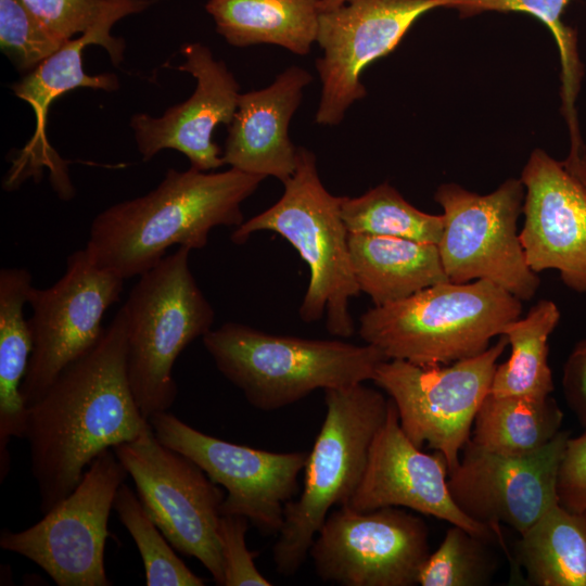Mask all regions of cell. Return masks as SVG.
I'll return each mask as SVG.
<instances>
[{"label": "cell", "instance_id": "cell-13", "mask_svg": "<svg viewBox=\"0 0 586 586\" xmlns=\"http://www.w3.org/2000/svg\"><path fill=\"white\" fill-rule=\"evenodd\" d=\"M156 437L194 461L226 488L221 514H238L265 535L278 534L285 505L298 493L308 453H272L203 433L168 410L149 419Z\"/></svg>", "mask_w": 586, "mask_h": 586}, {"label": "cell", "instance_id": "cell-9", "mask_svg": "<svg viewBox=\"0 0 586 586\" xmlns=\"http://www.w3.org/2000/svg\"><path fill=\"white\" fill-rule=\"evenodd\" d=\"M525 188L510 178L481 195L456 183L440 186L434 200L443 208L437 244L450 282L488 280L521 301L531 300L540 280L525 258L518 232Z\"/></svg>", "mask_w": 586, "mask_h": 586}, {"label": "cell", "instance_id": "cell-19", "mask_svg": "<svg viewBox=\"0 0 586 586\" xmlns=\"http://www.w3.org/2000/svg\"><path fill=\"white\" fill-rule=\"evenodd\" d=\"M180 52L184 61L177 69L195 78L193 93L168 107L162 116L135 114L130 128L144 162L162 150L173 149L186 155L191 167L214 170L226 164L213 133L219 124H231L240 86L226 64L215 60L208 47L200 42L184 43Z\"/></svg>", "mask_w": 586, "mask_h": 586}, {"label": "cell", "instance_id": "cell-12", "mask_svg": "<svg viewBox=\"0 0 586 586\" xmlns=\"http://www.w3.org/2000/svg\"><path fill=\"white\" fill-rule=\"evenodd\" d=\"M124 280L99 267L84 249L67 257L65 272L55 283L30 290L28 322L34 346L22 385L27 407L98 344L105 330L103 315L119 301Z\"/></svg>", "mask_w": 586, "mask_h": 586}, {"label": "cell", "instance_id": "cell-36", "mask_svg": "<svg viewBox=\"0 0 586 586\" xmlns=\"http://www.w3.org/2000/svg\"><path fill=\"white\" fill-rule=\"evenodd\" d=\"M562 386L570 408L586 430V339L575 345L566 359Z\"/></svg>", "mask_w": 586, "mask_h": 586}, {"label": "cell", "instance_id": "cell-4", "mask_svg": "<svg viewBox=\"0 0 586 586\" xmlns=\"http://www.w3.org/2000/svg\"><path fill=\"white\" fill-rule=\"evenodd\" d=\"M220 373L256 409L270 411L311 392L373 380L386 356L370 344L263 332L226 322L202 337Z\"/></svg>", "mask_w": 586, "mask_h": 586}, {"label": "cell", "instance_id": "cell-27", "mask_svg": "<svg viewBox=\"0 0 586 586\" xmlns=\"http://www.w3.org/2000/svg\"><path fill=\"white\" fill-rule=\"evenodd\" d=\"M560 320L558 306L540 300L524 318L505 326L501 334L508 337L511 355L497 365L489 394L494 396H525L545 398L553 391L548 365V337Z\"/></svg>", "mask_w": 586, "mask_h": 586}, {"label": "cell", "instance_id": "cell-17", "mask_svg": "<svg viewBox=\"0 0 586 586\" xmlns=\"http://www.w3.org/2000/svg\"><path fill=\"white\" fill-rule=\"evenodd\" d=\"M448 467L442 454H424L404 433L392 398L383 424L371 443L365 472L344 506L367 512L406 507L466 528L487 542L504 544L500 532L476 522L454 502L447 485Z\"/></svg>", "mask_w": 586, "mask_h": 586}, {"label": "cell", "instance_id": "cell-6", "mask_svg": "<svg viewBox=\"0 0 586 586\" xmlns=\"http://www.w3.org/2000/svg\"><path fill=\"white\" fill-rule=\"evenodd\" d=\"M326 416L304 468L297 500L284 508L283 525L272 548L281 575H293L335 506L348 502L366 469L373 437L383 424L388 399L362 383L324 390Z\"/></svg>", "mask_w": 586, "mask_h": 586}, {"label": "cell", "instance_id": "cell-18", "mask_svg": "<svg viewBox=\"0 0 586 586\" xmlns=\"http://www.w3.org/2000/svg\"><path fill=\"white\" fill-rule=\"evenodd\" d=\"M519 232L530 268L557 269L570 289L586 293V183L543 150L528 157Z\"/></svg>", "mask_w": 586, "mask_h": 586}, {"label": "cell", "instance_id": "cell-24", "mask_svg": "<svg viewBox=\"0 0 586 586\" xmlns=\"http://www.w3.org/2000/svg\"><path fill=\"white\" fill-rule=\"evenodd\" d=\"M320 0H208L216 31L237 48L268 43L306 55L316 42Z\"/></svg>", "mask_w": 586, "mask_h": 586}, {"label": "cell", "instance_id": "cell-14", "mask_svg": "<svg viewBox=\"0 0 586 586\" xmlns=\"http://www.w3.org/2000/svg\"><path fill=\"white\" fill-rule=\"evenodd\" d=\"M309 555L317 575L342 586H412L430 555L429 531L419 517L396 507L331 511Z\"/></svg>", "mask_w": 586, "mask_h": 586}, {"label": "cell", "instance_id": "cell-1", "mask_svg": "<svg viewBox=\"0 0 586 586\" xmlns=\"http://www.w3.org/2000/svg\"><path fill=\"white\" fill-rule=\"evenodd\" d=\"M127 335L122 306L98 344L28 406L24 438L43 514L77 487L101 453L135 440L150 425L129 383Z\"/></svg>", "mask_w": 586, "mask_h": 586}, {"label": "cell", "instance_id": "cell-34", "mask_svg": "<svg viewBox=\"0 0 586 586\" xmlns=\"http://www.w3.org/2000/svg\"><path fill=\"white\" fill-rule=\"evenodd\" d=\"M29 10L64 40L84 34L98 18L104 0H23Z\"/></svg>", "mask_w": 586, "mask_h": 586}, {"label": "cell", "instance_id": "cell-10", "mask_svg": "<svg viewBox=\"0 0 586 586\" xmlns=\"http://www.w3.org/2000/svg\"><path fill=\"white\" fill-rule=\"evenodd\" d=\"M150 518L180 553L198 559L224 586L217 534L224 494L190 458L166 446L151 424L135 440L112 447Z\"/></svg>", "mask_w": 586, "mask_h": 586}, {"label": "cell", "instance_id": "cell-15", "mask_svg": "<svg viewBox=\"0 0 586 586\" xmlns=\"http://www.w3.org/2000/svg\"><path fill=\"white\" fill-rule=\"evenodd\" d=\"M446 0H355L320 12L316 60L321 97L315 120L339 125L346 111L366 95L362 71L393 51L411 25L425 12L445 7Z\"/></svg>", "mask_w": 586, "mask_h": 586}, {"label": "cell", "instance_id": "cell-21", "mask_svg": "<svg viewBox=\"0 0 586 586\" xmlns=\"http://www.w3.org/2000/svg\"><path fill=\"white\" fill-rule=\"evenodd\" d=\"M154 0H104L95 22L78 38H72L55 53L31 69L12 86L13 93L28 103L36 118L35 132L25 148L27 156L54 155L46 136L47 116L52 102L76 88H91L106 92L119 88L113 73L89 76L84 71L82 51L87 46L103 47L117 66L124 59L125 41L111 35L113 25L120 18L141 13Z\"/></svg>", "mask_w": 586, "mask_h": 586}, {"label": "cell", "instance_id": "cell-35", "mask_svg": "<svg viewBox=\"0 0 586 586\" xmlns=\"http://www.w3.org/2000/svg\"><path fill=\"white\" fill-rule=\"evenodd\" d=\"M557 489L561 506L571 511H586V430L568 441Z\"/></svg>", "mask_w": 586, "mask_h": 586}, {"label": "cell", "instance_id": "cell-7", "mask_svg": "<svg viewBox=\"0 0 586 586\" xmlns=\"http://www.w3.org/2000/svg\"><path fill=\"white\" fill-rule=\"evenodd\" d=\"M190 251L179 246L139 276L123 305L129 383L148 420L169 410L177 397L173 367L178 356L213 329L215 310L191 272Z\"/></svg>", "mask_w": 586, "mask_h": 586}, {"label": "cell", "instance_id": "cell-8", "mask_svg": "<svg viewBox=\"0 0 586 586\" xmlns=\"http://www.w3.org/2000/svg\"><path fill=\"white\" fill-rule=\"evenodd\" d=\"M509 345L504 334L480 355L449 365L421 366L399 359L383 361L373 382L397 408L407 437L443 455L448 473L470 440L475 416L489 394L497 360Z\"/></svg>", "mask_w": 586, "mask_h": 586}, {"label": "cell", "instance_id": "cell-2", "mask_svg": "<svg viewBox=\"0 0 586 586\" xmlns=\"http://www.w3.org/2000/svg\"><path fill=\"white\" fill-rule=\"evenodd\" d=\"M264 179L235 168L218 173L169 168L149 193L98 214L85 249L99 267L123 279L141 276L170 246L201 250L213 228L243 224L241 204Z\"/></svg>", "mask_w": 586, "mask_h": 586}, {"label": "cell", "instance_id": "cell-20", "mask_svg": "<svg viewBox=\"0 0 586 586\" xmlns=\"http://www.w3.org/2000/svg\"><path fill=\"white\" fill-rule=\"evenodd\" d=\"M311 81V74L292 65L266 88L240 93L228 126L225 164L281 182L289 179L295 173L298 150L289 137V125Z\"/></svg>", "mask_w": 586, "mask_h": 586}, {"label": "cell", "instance_id": "cell-31", "mask_svg": "<svg viewBox=\"0 0 586 586\" xmlns=\"http://www.w3.org/2000/svg\"><path fill=\"white\" fill-rule=\"evenodd\" d=\"M440 547L420 568L421 586H483L497 570V559L487 540L451 524Z\"/></svg>", "mask_w": 586, "mask_h": 586}, {"label": "cell", "instance_id": "cell-28", "mask_svg": "<svg viewBox=\"0 0 586 586\" xmlns=\"http://www.w3.org/2000/svg\"><path fill=\"white\" fill-rule=\"evenodd\" d=\"M341 215L349 233L388 235L438 244L443 216L424 213L390 183L383 182L360 196H343Z\"/></svg>", "mask_w": 586, "mask_h": 586}, {"label": "cell", "instance_id": "cell-11", "mask_svg": "<svg viewBox=\"0 0 586 586\" xmlns=\"http://www.w3.org/2000/svg\"><path fill=\"white\" fill-rule=\"evenodd\" d=\"M127 472L113 449L101 453L77 487L33 526L3 530L0 547L40 566L58 586H109L107 523Z\"/></svg>", "mask_w": 586, "mask_h": 586}, {"label": "cell", "instance_id": "cell-22", "mask_svg": "<svg viewBox=\"0 0 586 586\" xmlns=\"http://www.w3.org/2000/svg\"><path fill=\"white\" fill-rule=\"evenodd\" d=\"M353 271L374 306L406 298L449 281L437 244L410 239L348 233Z\"/></svg>", "mask_w": 586, "mask_h": 586}, {"label": "cell", "instance_id": "cell-30", "mask_svg": "<svg viewBox=\"0 0 586 586\" xmlns=\"http://www.w3.org/2000/svg\"><path fill=\"white\" fill-rule=\"evenodd\" d=\"M113 509L131 535L140 552L148 586H203L175 553L174 547L148 514L138 495L123 483L115 496Z\"/></svg>", "mask_w": 586, "mask_h": 586}, {"label": "cell", "instance_id": "cell-33", "mask_svg": "<svg viewBox=\"0 0 586 586\" xmlns=\"http://www.w3.org/2000/svg\"><path fill=\"white\" fill-rule=\"evenodd\" d=\"M249 519L238 514H221L217 534L224 562V586H270L255 565V553L245 543Z\"/></svg>", "mask_w": 586, "mask_h": 586}, {"label": "cell", "instance_id": "cell-23", "mask_svg": "<svg viewBox=\"0 0 586 586\" xmlns=\"http://www.w3.org/2000/svg\"><path fill=\"white\" fill-rule=\"evenodd\" d=\"M33 277L24 268L0 270V480L10 470L8 444L24 437L28 407L22 393L33 353V334L24 307L33 289Z\"/></svg>", "mask_w": 586, "mask_h": 586}, {"label": "cell", "instance_id": "cell-26", "mask_svg": "<svg viewBox=\"0 0 586 586\" xmlns=\"http://www.w3.org/2000/svg\"><path fill=\"white\" fill-rule=\"evenodd\" d=\"M562 420L563 413L550 396L488 394L475 416L470 438L494 453L527 455L547 445L560 431Z\"/></svg>", "mask_w": 586, "mask_h": 586}, {"label": "cell", "instance_id": "cell-16", "mask_svg": "<svg viewBox=\"0 0 586 586\" xmlns=\"http://www.w3.org/2000/svg\"><path fill=\"white\" fill-rule=\"evenodd\" d=\"M569 432L559 431L543 448L521 456L487 450L471 438L447 485L457 507L472 520L520 535L559 502L558 475Z\"/></svg>", "mask_w": 586, "mask_h": 586}, {"label": "cell", "instance_id": "cell-3", "mask_svg": "<svg viewBox=\"0 0 586 586\" xmlns=\"http://www.w3.org/2000/svg\"><path fill=\"white\" fill-rule=\"evenodd\" d=\"M521 313L522 301L492 281H447L373 305L361 315L358 333L387 359L449 365L485 352Z\"/></svg>", "mask_w": 586, "mask_h": 586}, {"label": "cell", "instance_id": "cell-32", "mask_svg": "<svg viewBox=\"0 0 586 586\" xmlns=\"http://www.w3.org/2000/svg\"><path fill=\"white\" fill-rule=\"evenodd\" d=\"M67 41L49 29L23 0H0L1 50L20 69H34Z\"/></svg>", "mask_w": 586, "mask_h": 586}, {"label": "cell", "instance_id": "cell-37", "mask_svg": "<svg viewBox=\"0 0 586 586\" xmlns=\"http://www.w3.org/2000/svg\"><path fill=\"white\" fill-rule=\"evenodd\" d=\"M353 1L355 0H320L319 10L320 12H328Z\"/></svg>", "mask_w": 586, "mask_h": 586}, {"label": "cell", "instance_id": "cell-25", "mask_svg": "<svg viewBox=\"0 0 586 586\" xmlns=\"http://www.w3.org/2000/svg\"><path fill=\"white\" fill-rule=\"evenodd\" d=\"M527 581L537 586H586V511L551 506L515 547Z\"/></svg>", "mask_w": 586, "mask_h": 586}, {"label": "cell", "instance_id": "cell-29", "mask_svg": "<svg viewBox=\"0 0 586 586\" xmlns=\"http://www.w3.org/2000/svg\"><path fill=\"white\" fill-rule=\"evenodd\" d=\"M571 0H446L445 7L455 8L463 15L484 11L524 12L534 15L551 30L561 59L562 113L569 126L571 151L585 149L578 130L575 101L581 89L583 65L577 52L576 33L564 25L561 15Z\"/></svg>", "mask_w": 586, "mask_h": 586}, {"label": "cell", "instance_id": "cell-5", "mask_svg": "<svg viewBox=\"0 0 586 586\" xmlns=\"http://www.w3.org/2000/svg\"><path fill=\"white\" fill-rule=\"evenodd\" d=\"M281 198L269 208L244 221L231 234L245 243L258 231H273L285 239L309 268V282L298 315L304 322L324 317L332 335L349 337L355 324L348 302L360 293L348 246V231L341 215L343 196L322 184L315 154L297 150L295 173L285 181Z\"/></svg>", "mask_w": 586, "mask_h": 586}]
</instances>
